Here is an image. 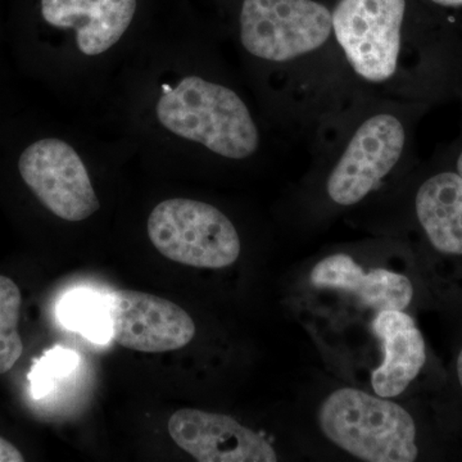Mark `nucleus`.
<instances>
[{"label":"nucleus","mask_w":462,"mask_h":462,"mask_svg":"<svg viewBox=\"0 0 462 462\" xmlns=\"http://www.w3.org/2000/svg\"><path fill=\"white\" fill-rule=\"evenodd\" d=\"M107 307L112 338L132 351H178L196 336L191 316L165 298L124 289L109 294Z\"/></svg>","instance_id":"9"},{"label":"nucleus","mask_w":462,"mask_h":462,"mask_svg":"<svg viewBox=\"0 0 462 462\" xmlns=\"http://www.w3.org/2000/svg\"><path fill=\"white\" fill-rule=\"evenodd\" d=\"M360 93L437 106L462 96V35L420 0H327Z\"/></svg>","instance_id":"3"},{"label":"nucleus","mask_w":462,"mask_h":462,"mask_svg":"<svg viewBox=\"0 0 462 462\" xmlns=\"http://www.w3.org/2000/svg\"><path fill=\"white\" fill-rule=\"evenodd\" d=\"M25 457L16 446L0 437V462H23Z\"/></svg>","instance_id":"18"},{"label":"nucleus","mask_w":462,"mask_h":462,"mask_svg":"<svg viewBox=\"0 0 462 462\" xmlns=\"http://www.w3.org/2000/svg\"><path fill=\"white\" fill-rule=\"evenodd\" d=\"M48 76L76 116L94 120L152 27L142 0H41Z\"/></svg>","instance_id":"4"},{"label":"nucleus","mask_w":462,"mask_h":462,"mask_svg":"<svg viewBox=\"0 0 462 462\" xmlns=\"http://www.w3.org/2000/svg\"><path fill=\"white\" fill-rule=\"evenodd\" d=\"M310 282L316 288L336 289L354 294L365 306L384 311H404L413 298L412 282L402 273L387 269L365 272L346 254H330L315 264Z\"/></svg>","instance_id":"13"},{"label":"nucleus","mask_w":462,"mask_h":462,"mask_svg":"<svg viewBox=\"0 0 462 462\" xmlns=\"http://www.w3.org/2000/svg\"><path fill=\"white\" fill-rule=\"evenodd\" d=\"M318 420L330 442L360 460L412 462L418 458L415 421L388 398L340 388L322 401Z\"/></svg>","instance_id":"7"},{"label":"nucleus","mask_w":462,"mask_h":462,"mask_svg":"<svg viewBox=\"0 0 462 462\" xmlns=\"http://www.w3.org/2000/svg\"><path fill=\"white\" fill-rule=\"evenodd\" d=\"M153 247L173 263L220 270L236 263L242 240L223 209L203 199L172 197L160 200L145 221Z\"/></svg>","instance_id":"8"},{"label":"nucleus","mask_w":462,"mask_h":462,"mask_svg":"<svg viewBox=\"0 0 462 462\" xmlns=\"http://www.w3.org/2000/svg\"><path fill=\"white\" fill-rule=\"evenodd\" d=\"M436 162L416 187L413 216L431 247L462 256V178L443 152Z\"/></svg>","instance_id":"11"},{"label":"nucleus","mask_w":462,"mask_h":462,"mask_svg":"<svg viewBox=\"0 0 462 462\" xmlns=\"http://www.w3.org/2000/svg\"><path fill=\"white\" fill-rule=\"evenodd\" d=\"M21 303L16 282L0 275V375L8 373L23 356V343L18 333Z\"/></svg>","instance_id":"14"},{"label":"nucleus","mask_w":462,"mask_h":462,"mask_svg":"<svg viewBox=\"0 0 462 462\" xmlns=\"http://www.w3.org/2000/svg\"><path fill=\"white\" fill-rule=\"evenodd\" d=\"M169 433L199 462H275L278 454L266 438L220 413L181 409L169 420Z\"/></svg>","instance_id":"10"},{"label":"nucleus","mask_w":462,"mask_h":462,"mask_svg":"<svg viewBox=\"0 0 462 462\" xmlns=\"http://www.w3.org/2000/svg\"><path fill=\"white\" fill-rule=\"evenodd\" d=\"M124 144L88 118L76 116L54 133L33 139L17 158L21 180L58 220L80 224L102 209L94 166Z\"/></svg>","instance_id":"6"},{"label":"nucleus","mask_w":462,"mask_h":462,"mask_svg":"<svg viewBox=\"0 0 462 462\" xmlns=\"http://www.w3.org/2000/svg\"><path fill=\"white\" fill-rule=\"evenodd\" d=\"M93 123L154 165H245L266 121L208 32L152 27Z\"/></svg>","instance_id":"1"},{"label":"nucleus","mask_w":462,"mask_h":462,"mask_svg":"<svg viewBox=\"0 0 462 462\" xmlns=\"http://www.w3.org/2000/svg\"><path fill=\"white\" fill-rule=\"evenodd\" d=\"M433 107L360 94L311 143L328 203L337 208L360 205L411 162L419 123Z\"/></svg>","instance_id":"5"},{"label":"nucleus","mask_w":462,"mask_h":462,"mask_svg":"<svg viewBox=\"0 0 462 462\" xmlns=\"http://www.w3.org/2000/svg\"><path fill=\"white\" fill-rule=\"evenodd\" d=\"M438 18L462 35V0H420Z\"/></svg>","instance_id":"16"},{"label":"nucleus","mask_w":462,"mask_h":462,"mask_svg":"<svg viewBox=\"0 0 462 462\" xmlns=\"http://www.w3.org/2000/svg\"><path fill=\"white\" fill-rule=\"evenodd\" d=\"M372 330L382 343L383 363L372 374L376 396H400L418 378L425 361L427 346L421 331L411 316L401 310L379 311Z\"/></svg>","instance_id":"12"},{"label":"nucleus","mask_w":462,"mask_h":462,"mask_svg":"<svg viewBox=\"0 0 462 462\" xmlns=\"http://www.w3.org/2000/svg\"><path fill=\"white\" fill-rule=\"evenodd\" d=\"M60 318L66 327L81 331L94 342L102 343L108 339L111 327L107 303H100L89 291H75L67 296L60 307Z\"/></svg>","instance_id":"15"},{"label":"nucleus","mask_w":462,"mask_h":462,"mask_svg":"<svg viewBox=\"0 0 462 462\" xmlns=\"http://www.w3.org/2000/svg\"><path fill=\"white\" fill-rule=\"evenodd\" d=\"M456 370H457V379L462 388V349L457 357V364H456Z\"/></svg>","instance_id":"19"},{"label":"nucleus","mask_w":462,"mask_h":462,"mask_svg":"<svg viewBox=\"0 0 462 462\" xmlns=\"http://www.w3.org/2000/svg\"><path fill=\"white\" fill-rule=\"evenodd\" d=\"M461 102V116H462V96L460 97ZM443 154L447 157V160L449 161L452 167L458 172V175L462 178V117H461V127L460 133H458L457 138L456 141L452 142L451 144L447 145V147L442 148Z\"/></svg>","instance_id":"17"},{"label":"nucleus","mask_w":462,"mask_h":462,"mask_svg":"<svg viewBox=\"0 0 462 462\" xmlns=\"http://www.w3.org/2000/svg\"><path fill=\"white\" fill-rule=\"evenodd\" d=\"M231 44L266 124L312 143L358 96L327 0H239Z\"/></svg>","instance_id":"2"}]
</instances>
